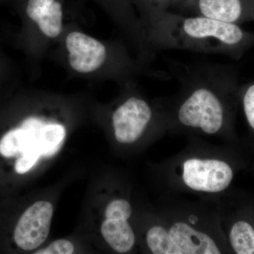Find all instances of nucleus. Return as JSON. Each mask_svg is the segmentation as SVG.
I'll return each mask as SVG.
<instances>
[{"instance_id":"4","label":"nucleus","mask_w":254,"mask_h":254,"mask_svg":"<svg viewBox=\"0 0 254 254\" xmlns=\"http://www.w3.org/2000/svg\"><path fill=\"white\" fill-rule=\"evenodd\" d=\"M146 243L153 254H220V244L195 220L158 222L148 229Z\"/></svg>"},{"instance_id":"2","label":"nucleus","mask_w":254,"mask_h":254,"mask_svg":"<svg viewBox=\"0 0 254 254\" xmlns=\"http://www.w3.org/2000/svg\"><path fill=\"white\" fill-rule=\"evenodd\" d=\"M56 47V58L75 77L113 81L123 85L142 76L168 79V73L150 68L130 54L123 42L98 39L66 23Z\"/></svg>"},{"instance_id":"6","label":"nucleus","mask_w":254,"mask_h":254,"mask_svg":"<svg viewBox=\"0 0 254 254\" xmlns=\"http://www.w3.org/2000/svg\"><path fill=\"white\" fill-rule=\"evenodd\" d=\"M31 36V54L38 63L55 46L66 23L60 0H28L25 9Z\"/></svg>"},{"instance_id":"13","label":"nucleus","mask_w":254,"mask_h":254,"mask_svg":"<svg viewBox=\"0 0 254 254\" xmlns=\"http://www.w3.org/2000/svg\"><path fill=\"white\" fill-rule=\"evenodd\" d=\"M66 134V127L63 124L50 121L43 127L36 143L41 156L54 155L61 148Z\"/></svg>"},{"instance_id":"1","label":"nucleus","mask_w":254,"mask_h":254,"mask_svg":"<svg viewBox=\"0 0 254 254\" xmlns=\"http://www.w3.org/2000/svg\"><path fill=\"white\" fill-rule=\"evenodd\" d=\"M167 63L180 88L174 96L155 103L166 128L210 136L225 131L230 86L223 68L216 64H186L170 59Z\"/></svg>"},{"instance_id":"7","label":"nucleus","mask_w":254,"mask_h":254,"mask_svg":"<svg viewBox=\"0 0 254 254\" xmlns=\"http://www.w3.org/2000/svg\"><path fill=\"white\" fill-rule=\"evenodd\" d=\"M177 175L187 190L204 194H217L228 189L235 174L232 165L223 159L193 155L182 160Z\"/></svg>"},{"instance_id":"5","label":"nucleus","mask_w":254,"mask_h":254,"mask_svg":"<svg viewBox=\"0 0 254 254\" xmlns=\"http://www.w3.org/2000/svg\"><path fill=\"white\" fill-rule=\"evenodd\" d=\"M124 95L111 114L114 135L120 143H135L148 131L166 128L155 104H152L136 87V81L123 85Z\"/></svg>"},{"instance_id":"8","label":"nucleus","mask_w":254,"mask_h":254,"mask_svg":"<svg viewBox=\"0 0 254 254\" xmlns=\"http://www.w3.org/2000/svg\"><path fill=\"white\" fill-rule=\"evenodd\" d=\"M53 206L48 201H38L26 210L18 220L14 238L18 247L32 251L41 246L49 235Z\"/></svg>"},{"instance_id":"12","label":"nucleus","mask_w":254,"mask_h":254,"mask_svg":"<svg viewBox=\"0 0 254 254\" xmlns=\"http://www.w3.org/2000/svg\"><path fill=\"white\" fill-rule=\"evenodd\" d=\"M130 1L136 7L138 17L146 36L150 28L170 11V8L173 6V0H130Z\"/></svg>"},{"instance_id":"16","label":"nucleus","mask_w":254,"mask_h":254,"mask_svg":"<svg viewBox=\"0 0 254 254\" xmlns=\"http://www.w3.org/2000/svg\"><path fill=\"white\" fill-rule=\"evenodd\" d=\"M74 247L69 241L60 240L55 241L43 250L38 251L36 254H71Z\"/></svg>"},{"instance_id":"3","label":"nucleus","mask_w":254,"mask_h":254,"mask_svg":"<svg viewBox=\"0 0 254 254\" xmlns=\"http://www.w3.org/2000/svg\"><path fill=\"white\" fill-rule=\"evenodd\" d=\"M244 31L235 23L193 15L168 11L147 33L150 49H177L195 53H227L245 40Z\"/></svg>"},{"instance_id":"9","label":"nucleus","mask_w":254,"mask_h":254,"mask_svg":"<svg viewBox=\"0 0 254 254\" xmlns=\"http://www.w3.org/2000/svg\"><path fill=\"white\" fill-rule=\"evenodd\" d=\"M101 232L107 243L115 252H130L135 244V235L128 220L105 219Z\"/></svg>"},{"instance_id":"10","label":"nucleus","mask_w":254,"mask_h":254,"mask_svg":"<svg viewBox=\"0 0 254 254\" xmlns=\"http://www.w3.org/2000/svg\"><path fill=\"white\" fill-rule=\"evenodd\" d=\"M228 241L232 251L237 254H254V222L239 219L232 224Z\"/></svg>"},{"instance_id":"15","label":"nucleus","mask_w":254,"mask_h":254,"mask_svg":"<svg viewBox=\"0 0 254 254\" xmlns=\"http://www.w3.org/2000/svg\"><path fill=\"white\" fill-rule=\"evenodd\" d=\"M41 157V155L36 146L28 148L21 153V156L16 160L15 163V170L16 173L21 175L27 173L36 165L38 159Z\"/></svg>"},{"instance_id":"14","label":"nucleus","mask_w":254,"mask_h":254,"mask_svg":"<svg viewBox=\"0 0 254 254\" xmlns=\"http://www.w3.org/2000/svg\"><path fill=\"white\" fill-rule=\"evenodd\" d=\"M132 213L131 205L125 199L110 202L105 210V218L111 220H128Z\"/></svg>"},{"instance_id":"18","label":"nucleus","mask_w":254,"mask_h":254,"mask_svg":"<svg viewBox=\"0 0 254 254\" xmlns=\"http://www.w3.org/2000/svg\"><path fill=\"white\" fill-rule=\"evenodd\" d=\"M190 0H173V6H175V7L181 9L182 6L188 2Z\"/></svg>"},{"instance_id":"11","label":"nucleus","mask_w":254,"mask_h":254,"mask_svg":"<svg viewBox=\"0 0 254 254\" xmlns=\"http://www.w3.org/2000/svg\"><path fill=\"white\" fill-rule=\"evenodd\" d=\"M33 135L24 127H16L8 131L0 141V154L5 158H11L21 154L31 147H36Z\"/></svg>"},{"instance_id":"17","label":"nucleus","mask_w":254,"mask_h":254,"mask_svg":"<svg viewBox=\"0 0 254 254\" xmlns=\"http://www.w3.org/2000/svg\"><path fill=\"white\" fill-rule=\"evenodd\" d=\"M243 106L246 118L254 131V84L247 88L243 97Z\"/></svg>"}]
</instances>
